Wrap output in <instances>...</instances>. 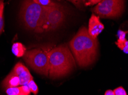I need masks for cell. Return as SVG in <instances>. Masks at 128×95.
Instances as JSON below:
<instances>
[{
    "label": "cell",
    "instance_id": "2e32d148",
    "mask_svg": "<svg viewBox=\"0 0 128 95\" xmlns=\"http://www.w3.org/2000/svg\"><path fill=\"white\" fill-rule=\"evenodd\" d=\"M114 94L115 95H127L126 92L123 87H120L116 88L113 91Z\"/></svg>",
    "mask_w": 128,
    "mask_h": 95
},
{
    "label": "cell",
    "instance_id": "52a82bcc",
    "mask_svg": "<svg viewBox=\"0 0 128 95\" xmlns=\"http://www.w3.org/2000/svg\"><path fill=\"white\" fill-rule=\"evenodd\" d=\"M104 25L100 21V17L98 15L92 14L88 22V27L87 32L91 37L96 39L98 36L103 32Z\"/></svg>",
    "mask_w": 128,
    "mask_h": 95
},
{
    "label": "cell",
    "instance_id": "30bf717a",
    "mask_svg": "<svg viewBox=\"0 0 128 95\" xmlns=\"http://www.w3.org/2000/svg\"><path fill=\"white\" fill-rule=\"evenodd\" d=\"M26 49V47L20 42L13 43L12 47V51L13 54L17 57H22L24 55Z\"/></svg>",
    "mask_w": 128,
    "mask_h": 95
},
{
    "label": "cell",
    "instance_id": "3957f363",
    "mask_svg": "<svg viewBox=\"0 0 128 95\" xmlns=\"http://www.w3.org/2000/svg\"><path fill=\"white\" fill-rule=\"evenodd\" d=\"M44 7L32 0H25L21 6L20 18L28 30L39 32L43 18Z\"/></svg>",
    "mask_w": 128,
    "mask_h": 95
},
{
    "label": "cell",
    "instance_id": "d6986e66",
    "mask_svg": "<svg viewBox=\"0 0 128 95\" xmlns=\"http://www.w3.org/2000/svg\"><path fill=\"white\" fill-rule=\"evenodd\" d=\"M20 89L21 93L24 94V95H30V88H29L28 84L21 86V87H20Z\"/></svg>",
    "mask_w": 128,
    "mask_h": 95
},
{
    "label": "cell",
    "instance_id": "9a60e30c",
    "mask_svg": "<svg viewBox=\"0 0 128 95\" xmlns=\"http://www.w3.org/2000/svg\"><path fill=\"white\" fill-rule=\"evenodd\" d=\"M127 34V32H123L121 30H120L118 32V39L117 42H124L126 40V35Z\"/></svg>",
    "mask_w": 128,
    "mask_h": 95
},
{
    "label": "cell",
    "instance_id": "8fae6325",
    "mask_svg": "<svg viewBox=\"0 0 128 95\" xmlns=\"http://www.w3.org/2000/svg\"><path fill=\"white\" fill-rule=\"evenodd\" d=\"M32 1L42 7H55L60 5L59 3H56L52 0H32Z\"/></svg>",
    "mask_w": 128,
    "mask_h": 95
},
{
    "label": "cell",
    "instance_id": "5b68a950",
    "mask_svg": "<svg viewBox=\"0 0 128 95\" xmlns=\"http://www.w3.org/2000/svg\"><path fill=\"white\" fill-rule=\"evenodd\" d=\"M43 18L39 32L55 30L63 24L66 17V11L60 5L55 7H44Z\"/></svg>",
    "mask_w": 128,
    "mask_h": 95
},
{
    "label": "cell",
    "instance_id": "603a6c76",
    "mask_svg": "<svg viewBox=\"0 0 128 95\" xmlns=\"http://www.w3.org/2000/svg\"><path fill=\"white\" fill-rule=\"evenodd\" d=\"M82 1L83 2H85V1H86V0H82Z\"/></svg>",
    "mask_w": 128,
    "mask_h": 95
},
{
    "label": "cell",
    "instance_id": "ffe728a7",
    "mask_svg": "<svg viewBox=\"0 0 128 95\" xmlns=\"http://www.w3.org/2000/svg\"><path fill=\"white\" fill-rule=\"evenodd\" d=\"M102 0H87L86 2H85L86 6H92L96 4H98L101 2Z\"/></svg>",
    "mask_w": 128,
    "mask_h": 95
},
{
    "label": "cell",
    "instance_id": "9c48e42d",
    "mask_svg": "<svg viewBox=\"0 0 128 95\" xmlns=\"http://www.w3.org/2000/svg\"><path fill=\"white\" fill-rule=\"evenodd\" d=\"M2 87L6 89L12 87H18L20 86V81L18 76L12 71L2 81Z\"/></svg>",
    "mask_w": 128,
    "mask_h": 95
},
{
    "label": "cell",
    "instance_id": "cb8c5ba5",
    "mask_svg": "<svg viewBox=\"0 0 128 95\" xmlns=\"http://www.w3.org/2000/svg\"><path fill=\"white\" fill-rule=\"evenodd\" d=\"M24 95L23 94H21V95Z\"/></svg>",
    "mask_w": 128,
    "mask_h": 95
},
{
    "label": "cell",
    "instance_id": "ba28073f",
    "mask_svg": "<svg viewBox=\"0 0 128 95\" xmlns=\"http://www.w3.org/2000/svg\"><path fill=\"white\" fill-rule=\"evenodd\" d=\"M13 71L20 79V86L27 84L29 81L33 79V77L28 69L20 62L15 65Z\"/></svg>",
    "mask_w": 128,
    "mask_h": 95
},
{
    "label": "cell",
    "instance_id": "5bb4252c",
    "mask_svg": "<svg viewBox=\"0 0 128 95\" xmlns=\"http://www.w3.org/2000/svg\"><path fill=\"white\" fill-rule=\"evenodd\" d=\"M116 44L118 48H120L121 50H122L124 52L125 54H128V42L126 40L124 42H116Z\"/></svg>",
    "mask_w": 128,
    "mask_h": 95
},
{
    "label": "cell",
    "instance_id": "7c38bea8",
    "mask_svg": "<svg viewBox=\"0 0 128 95\" xmlns=\"http://www.w3.org/2000/svg\"><path fill=\"white\" fill-rule=\"evenodd\" d=\"M6 93L8 95H20L21 93L20 87H16L6 89Z\"/></svg>",
    "mask_w": 128,
    "mask_h": 95
},
{
    "label": "cell",
    "instance_id": "d4e9b609",
    "mask_svg": "<svg viewBox=\"0 0 128 95\" xmlns=\"http://www.w3.org/2000/svg\"><path fill=\"white\" fill-rule=\"evenodd\" d=\"M57 1H62V0H57Z\"/></svg>",
    "mask_w": 128,
    "mask_h": 95
},
{
    "label": "cell",
    "instance_id": "e0dca14e",
    "mask_svg": "<svg viewBox=\"0 0 128 95\" xmlns=\"http://www.w3.org/2000/svg\"><path fill=\"white\" fill-rule=\"evenodd\" d=\"M74 5L77 8L82 10L83 9V6L82 4V0H67Z\"/></svg>",
    "mask_w": 128,
    "mask_h": 95
},
{
    "label": "cell",
    "instance_id": "4fadbf2b",
    "mask_svg": "<svg viewBox=\"0 0 128 95\" xmlns=\"http://www.w3.org/2000/svg\"><path fill=\"white\" fill-rule=\"evenodd\" d=\"M27 84H28L29 88L30 89V92L33 93L34 95H36L38 94V87L33 79L29 81V83Z\"/></svg>",
    "mask_w": 128,
    "mask_h": 95
},
{
    "label": "cell",
    "instance_id": "44dd1931",
    "mask_svg": "<svg viewBox=\"0 0 128 95\" xmlns=\"http://www.w3.org/2000/svg\"><path fill=\"white\" fill-rule=\"evenodd\" d=\"M104 95H115L114 94L113 91H112L111 90H108L106 91Z\"/></svg>",
    "mask_w": 128,
    "mask_h": 95
},
{
    "label": "cell",
    "instance_id": "277c9868",
    "mask_svg": "<svg viewBox=\"0 0 128 95\" xmlns=\"http://www.w3.org/2000/svg\"><path fill=\"white\" fill-rule=\"evenodd\" d=\"M51 48L42 47L26 52L23 56L24 61L37 72L41 75H49V52Z\"/></svg>",
    "mask_w": 128,
    "mask_h": 95
},
{
    "label": "cell",
    "instance_id": "6da1fadb",
    "mask_svg": "<svg viewBox=\"0 0 128 95\" xmlns=\"http://www.w3.org/2000/svg\"><path fill=\"white\" fill-rule=\"evenodd\" d=\"M70 47L80 67L89 66L96 61L97 55L98 40L89 35L86 27L79 29L70 42Z\"/></svg>",
    "mask_w": 128,
    "mask_h": 95
},
{
    "label": "cell",
    "instance_id": "8992f818",
    "mask_svg": "<svg viewBox=\"0 0 128 95\" xmlns=\"http://www.w3.org/2000/svg\"><path fill=\"white\" fill-rule=\"evenodd\" d=\"M92 10L100 18H117L124 10V0H102Z\"/></svg>",
    "mask_w": 128,
    "mask_h": 95
},
{
    "label": "cell",
    "instance_id": "7402d4cb",
    "mask_svg": "<svg viewBox=\"0 0 128 95\" xmlns=\"http://www.w3.org/2000/svg\"><path fill=\"white\" fill-rule=\"evenodd\" d=\"M4 9V0H0V11Z\"/></svg>",
    "mask_w": 128,
    "mask_h": 95
},
{
    "label": "cell",
    "instance_id": "ac0fdd59",
    "mask_svg": "<svg viewBox=\"0 0 128 95\" xmlns=\"http://www.w3.org/2000/svg\"><path fill=\"white\" fill-rule=\"evenodd\" d=\"M4 28V9L0 11V34H1Z\"/></svg>",
    "mask_w": 128,
    "mask_h": 95
},
{
    "label": "cell",
    "instance_id": "7a4b0ae2",
    "mask_svg": "<svg viewBox=\"0 0 128 95\" xmlns=\"http://www.w3.org/2000/svg\"><path fill=\"white\" fill-rule=\"evenodd\" d=\"M49 75L51 79L65 76L75 67L72 54L67 46L52 48L49 52Z\"/></svg>",
    "mask_w": 128,
    "mask_h": 95
}]
</instances>
